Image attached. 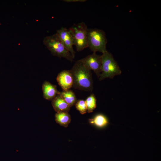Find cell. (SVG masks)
Instances as JSON below:
<instances>
[{
  "mask_svg": "<svg viewBox=\"0 0 161 161\" xmlns=\"http://www.w3.org/2000/svg\"><path fill=\"white\" fill-rule=\"evenodd\" d=\"M73 80V87L85 91H92L93 81L91 71L79 60L70 70Z\"/></svg>",
  "mask_w": 161,
  "mask_h": 161,
  "instance_id": "1",
  "label": "cell"
},
{
  "mask_svg": "<svg viewBox=\"0 0 161 161\" xmlns=\"http://www.w3.org/2000/svg\"><path fill=\"white\" fill-rule=\"evenodd\" d=\"M101 56V72L99 78L100 80L106 78H112L120 75L121 71L112 54L107 51Z\"/></svg>",
  "mask_w": 161,
  "mask_h": 161,
  "instance_id": "2",
  "label": "cell"
},
{
  "mask_svg": "<svg viewBox=\"0 0 161 161\" xmlns=\"http://www.w3.org/2000/svg\"><path fill=\"white\" fill-rule=\"evenodd\" d=\"M88 47L93 52L103 53L107 51V40L104 31L97 28L89 29L87 33Z\"/></svg>",
  "mask_w": 161,
  "mask_h": 161,
  "instance_id": "3",
  "label": "cell"
},
{
  "mask_svg": "<svg viewBox=\"0 0 161 161\" xmlns=\"http://www.w3.org/2000/svg\"><path fill=\"white\" fill-rule=\"evenodd\" d=\"M43 42L53 55L64 58L71 62L73 61L74 58L56 33L45 37Z\"/></svg>",
  "mask_w": 161,
  "mask_h": 161,
  "instance_id": "4",
  "label": "cell"
},
{
  "mask_svg": "<svg viewBox=\"0 0 161 161\" xmlns=\"http://www.w3.org/2000/svg\"><path fill=\"white\" fill-rule=\"evenodd\" d=\"M88 28L83 22L74 24L69 30L72 37L74 45L78 52L88 47L87 33Z\"/></svg>",
  "mask_w": 161,
  "mask_h": 161,
  "instance_id": "5",
  "label": "cell"
},
{
  "mask_svg": "<svg viewBox=\"0 0 161 161\" xmlns=\"http://www.w3.org/2000/svg\"><path fill=\"white\" fill-rule=\"evenodd\" d=\"M90 70L93 71L99 78L101 72V56L93 52L79 60Z\"/></svg>",
  "mask_w": 161,
  "mask_h": 161,
  "instance_id": "6",
  "label": "cell"
},
{
  "mask_svg": "<svg viewBox=\"0 0 161 161\" xmlns=\"http://www.w3.org/2000/svg\"><path fill=\"white\" fill-rule=\"evenodd\" d=\"M67 49L74 58L75 52L73 49V40L69 29L62 27L56 33Z\"/></svg>",
  "mask_w": 161,
  "mask_h": 161,
  "instance_id": "7",
  "label": "cell"
},
{
  "mask_svg": "<svg viewBox=\"0 0 161 161\" xmlns=\"http://www.w3.org/2000/svg\"><path fill=\"white\" fill-rule=\"evenodd\" d=\"M56 80L63 91L70 89L73 87V79L70 70H64L61 72L58 75Z\"/></svg>",
  "mask_w": 161,
  "mask_h": 161,
  "instance_id": "8",
  "label": "cell"
},
{
  "mask_svg": "<svg viewBox=\"0 0 161 161\" xmlns=\"http://www.w3.org/2000/svg\"><path fill=\"white\" fill-rule=\"evenodd\" d=\"M42 87L44 97L46 100H52L59 94L60 92L57 90L56 86L48 81H45Z\"/></svg>",
  "mask_w": 161,
  "mask_h": 161,
  "instance_id": "9",
  "label": "cell"
},
{
  "mask_svg": "<svg viewBox=\"0 0 161 161\" xmlns=\"http://www.w3.org/2000/svg\"><path fill=\"white\" fill-rule=\"evenodd\" d=\"M52 100V104L54 110L57 112H67L70 107L59 94L58 95Z\"/></svg>",
  "mask_w": 161,
  "mask_h": 161,
  "instance_id": "10",
  "label": "cell"
},
{
  "mask_svg": "<svg viewBox=\"0 0 161 161\" xmlns=\"http://www.w3.org/2000/svg\"><path fill=\"white\" fill-rule=\"evenodd\" d=\"M55 120L61 126L67 127L71 121V117L67 112H59L55 114Z\"/></svg>",
  "mask_w": 161,
  "mask_h": 161,
  "instance_id": "11",
  "label": "cell"
},
{
  "mask_svg": "<svg viewBox=\"0 0 161 161\" xmlns=\"http://www.w3.org/2000/svg\"><path fill=\"white\" fill-rule=\"evenodd\" d=\"M59 94L70 107L75 105L77 100L75 94L70 89L60 92Z\"/></svg>",
  "mask_w": 161,
  "mask_h": 161,
  "instance_id": "12",
  "label": "cell"
},
{
  "mask_svg": "<svg viewBox=\"0 0 161 161\" xmlns=\"http://www.w3.org/2000/svg\"><path fill=\"white\" fill-rule=\"evenodd\" d=\"M89 121L90 124L98 127H104L109 123L106 117L102 114L96 115L92 118L89 119Z\"/></svg>",
  "mask_w": 161,
  "mask_h": 161,
  "instance_id": "13",
  "label": "cell"
},
{
  "mask_svg": "<svg viewBox=\"0 0 161 161\" xmlns=\"http://www.w3.org/2000/svg\"><path fill=\"white\" fill-rule=\"evenodd\" d=\"M86 106L87 112H92L96 107V98L94 94H91L85 101Z\"/></svg>",
  "mask_w": 161,
  "mask_h": 161,
  "instance_id": "14",
  "label": "cell"
},
{
  "mask_svg": "<svg viewBox=\"0 0 161 161\" xmlns=\"http://www.w3.org/2000/svg\"><path fill=\"white\" fill-rule=\"evenodd\" d=\"M75 105L77 109L81 114H84L87 112L85 101L82 100H77Z\"/></svg>",
  "mask_w": 161,
  "mask_h": 161,
  "instance_id": "15",
  "label": "cell"
},
{
  "mask_svg": "<svg viewBox=\"0 0 161 161\" xmlns=\"http://www.w3.org/2000/svg\"><path fill=\"white\" fill-rule=\"evenodd\" d=\"M63 1L66 2H83L86 1V0H64Z\"/></svg>",
  "mask_w": 161,
  "mask_h": 161,
  "instance_id": "16",
  "label": "cell"
}]
</instances>
